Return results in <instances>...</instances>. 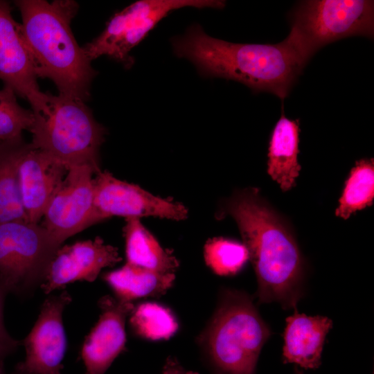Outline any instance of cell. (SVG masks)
Returning <instances> with one entry per match:
<instances>
[{"mask_svg":"<svg viewBox=\"0 0 374 374\" xmlns=\"http://www.w3.org/2000/svg\"><path fill=\"white\" fill-rule=\"evenodd\" d=\"M98 321L86 337L81 349L85 374H105L115 359L126 350L125 321L134 308L110 295L98 302Z\"/></svg>","mask_w":374,"mask_h":374,"instance_id":"cell-14","label":"cell"},{"mask_svg":"<svg viewBox=\"0 0 374 374\" xmlns=\"http://www.w3.org/2000/svg\"><path fill=\"white\" fill-rule=\"evenodd\" d=\"M221 215L236 222L258 282V302H278L296 309L303 295L305 262L296 239L283 217L256 188L233 193Z\"/></svg>","mask_w":374,"mask_h":374,"instance_id":"cell-1","label":"cell"},{"mask_svg":"<svg viewBox=\"0 0 374 374\" xmlns=\"http://www.w3.org/2000/svg\"><path fill=\"white\" fill-rule=\"evenodd\" d=\"M33 121V111L18 103L12 89L4 86L0 89V141L21 139L22 132L30 131Z\"/></svg>","mask_w":374,"mask_h":374,"instance_id":"cell-24","label":"cell"},{"mask_svg":"<svg viewBox=\"0 0 374 374\" xmlns=\"http://www.w3.org/2000/svg\"><path fill=\"white\" fill-rule=\"evenodd\" d=\"M33 57L25 43L21 24L12 17L10 3L0 0V80L26 99L33 113L43 109L46 93L37 83Z\"/></svg>","mask_w":374,"mask_h":374,"instance_id":"cell-12","label":"cell"},{"mask_svg":"<svg viewBox=\"0 0 374 374\" xmlns=\"http://www.w3.org/2000/svg\"><path fill=\"white\" fill-rule=\"evenodd\" d=\"M220 0H141L114 13L104 30L83 47L92 61L107 56L130 68L134 63L131 51L157 24L175 10L185 7L222 9Z\"/></svg>","mask_w":374,"mask_h":374,"instance_id":"cell-8","label":"cell"},{"mask_svg":"<svg viewBox=\"0 0 374 374\" xmlns=\"http://www.w3.org/2000/svg\"><path fill=\"white\" fill-rule=\"evenodd\" d=\"M15 3L38 78L51 80L58 94L86 102L98 72L71 28L78 3L72 0H17Z\"/></svg>","mask_w":374,"mask_h":374,"instance_id":"cell-3","label":"cell"},{"mask_svg":"<svg viewBox=\"0 0 374 374\" xmlns=\"http://www.w3.org/2000/svg\"><path fill=\"white\" fill-rule=\"evenodd\" d=\"M299 132V119L286 118L283 111L269 141L267 172L284 191L295 185L301 170L297 160Z\"/></svg>","mask_w":374,"mask_h":374,"instance_id":"cell-17","label":"cell"},{"mask_svg":"<svg viewBox=\"0 0 374 374\" xmlns=\"http://www.w3.org/2000/svg\"><path fill=\"white\" fill-rule=\"evenodd\" d=\"M373 198V159H363L357 161L352 168L335 214L346 220L356 211L371 205Z\"/></svg>","mask_w":374,"mask_h":374,"instance_id":"cell-22","label":"cell"},{"mask_svg":"<svg viewBox=\"0 0 374 374\" xmlns=\"http://www.w3.org/2000/svg\"><path fill=\"white\" fill-rule=\"evenodd\" d=\"M89 166L68 168L51 197L42 226L59 247L68 238L100 222L93 203V175Z\"/></svg>","mask_w":374,"mask_h":374,"instance_id":"cell-9","label":"cell"},{"mask_svg":"<svg viewBox=\"0 0 374 374\" xmlns=\"http://www.w3.org/2000/svg\"><path fill=\"white\" fill-rule=\"evenodd\" d=\"M59 247L42 226L0 223V283L7 294L22 298L33 294Z\"/></svg>","mask_w":374,"mask_h":374,"instance_id":"cell-7","label":"cell"},{"mask_svg":"<svg viewBox=\"0 0 374 374\" xmlns=\"http://www.w3.org/2000/svg\"><path fill=\"white\" fill-rule=\"evenodd\" d=\"M129 323L136 336L152 341L168 339L179 328L172 311L154 302H143L134 305L130 314Z\"/></svg>","mask_w":374,"mask_h":374,"instance_id":"cell-21","label":"cell"},{"mask_svg":"<svg viewBox=\"0 0 374 374\" xmlns=\"http://www.w3.org/2000/svg\"><path fill=\"white\" fill-rule=\"evenodd\" d=\"M172 45L175 54L190 61L202 76L237 81L281 100L306 64L287 38L274 44L233 43L207 35L199 24L175 37Z\"/></svg>","mask_w":374,"mask_h":374,"instance_id":"cell-2","label":"cell"},{"mask_svg":"<svg viewBox=\"0 0 374 374\" xmlns=\"http://www.w3.org/2000/svg\"><path fill=\"white\" fill-rule=\"evenodd\" d=\"M126 263L160 273H175L179 262L164 249L139 218H127L123 228Z\"/></svg>","mask_w":374,"mask_h":374,"instance_id":"cell-18","label":"cell"},{"mask_svg":"<svg viewBox=\"0 0 374 374\" xmlns=\"http://www.w3.org/2000/svg\"><path fill=\"white\" fill-rule=\"evenodd\" d=\"M103 279L112 290L115 298L124 302L164 295L173 285L175 273H160L125 263L107 272Z\"/></svg>","mask_w":374,"mask_h":374,"instance_id":"cell-19","label":"cell"},{"mask_svg":"<svg viewBox=\"0 0 374 374\" xmlns=\"http://www.w3.org/2000/svg\"><path fill=\"white\" fill-rule=\"evenodd\" d=\"M206 265L217 275L227 276L238 274L249 260L243 244L224 238L208 240L204 247Z\"/></svg>","mask_w":374,"mask_h":374,"instance_id":"cell-23","label":"cell"},{"mask_svg":"<svg viewBox=\"0 0 374 374\" xmlns=\"http://www.w3.org/2000/svg\"><path fill=\"white\" fill-rule=\"evenodd\" d=\"M26 143L0 141V223L28 222L19 188L18 166Z\"/></svg>","mask_w":374,"mask_h":374,"instance_id":"cell-20","label":"cell"},{"mask_svg":"<svg viewBox=\"0 0 374 374\" xmlns=\"http://www.w3.org/2000/svg\"><path fill=\"white\" fill-rule=\"evenodd\" d=\"M161 374H199L193 371L186 370L179 361L172 356L168 357L164 364Z\"/></svg>","mask_w":374,"mask_h":374,"instance_id":"cell-26","label":"cell"},{"mask_svg":"<svg viewBox=\"0 0 374 374\" xmlns=\"http://www.w3.org/2000/svg\"><path fill=\"white\" fill-rule=\"evenodd\" d=\"M93 177V203L100 222L113 216L156 217L172 220L187 218V208L172 199L155 196L140 186L101 170Z\"/></svg>","mask_w":374,"mask_h":374,"instance_id":"cell-10","label":"cell"},{"mask_svg":"<svg viewBox=\"0 0 374 374\" xmlns=\"http://www.w3.org/2000/svg\"><path fill=\"white\" fill-rule=\"evenodd\" d=\"M0 374H7L4 368V364L0 365ZM11 374H13L12 373Z\"/></svg>","mask_w":374,"mask_h":374,"instance_id":"cell-27","label":"cell"},{"mask_svg":"<svg viewBox=\"0 0 374 374\" xmlns=\"http://www.w3.org/2000/svg\"><path fill=\"white\" fill-rule=\"evenodd\" d=\"M45 93L44 108L33 113L30 145L66 168L87 165L97 173L105 128L96 121L85 102Z\"/></svg>","mask_w":374,"mask_h":374,"instance_id":"cell-5","label":"cell"},{"mask_svg":"<svg viewBox=\"0 0 374 374\" xmlns=\"http://www.w3.org/2000/svg\"><path fill=\"white\" fill-rule=\"evenodd\" d=\"M373 33V1L311 0L293 10L287 39L307 63L326 44L351 36L371 38Z\"/></svg>","mask_w":374,"mask_h":374,"instance_id":"cell-6","label":"cell"},{"mask_svg":"<svg viewBox=\"0 0 374 374\" xmlns=\"http://www.w3.org/2000/svg\"><path fill=\"white\" fill-rule=\"evenodd\" d=\"M7 292L0 283V365L4 364L5 359L22 345L21 341L12 338L6 329L3 321L4 301Z\"/></svg>","mask_w":374,"mask_h":374,"instance_id":"cell-25","label":"cell"},{"mask_svg":"<svg viewBox=\"0 0 374 374\" xmlns=\"http://www.w3.org/2000/svg\"><path fill=\"white\" fill-rule=\"evenodd\" d=\"M68 170L64 164L25 144L18 166L21 200L27 220L38 224L53 193Z\"/></svg>","mask_w":374,"mask_h":374,"instance_id":"cell-15","label":"cell"},{"mask_svg":"<svg viewBox=\"0 0 374 374\" xmlns=\"http://www.w3.org/2000/svg\"><path fill=\"white\" fill-rule=\"evenodd\" d=\"M332 327V321L328 317L308 316L296 309L286 319L283 362L294 363L305 368H318L326 335Z\"/></svg>","mask_w":374,"mask_h":374,"instance_id":"cell-16","label":"cell"},{"mask_svg":"<svg viewBox=\"0 0 374 374\" xmlns=\"http://www.w3.org/2000/svg\"><path fill=\"white\" fill-rule=\"evenodd\" d=\"M71 301L67 291L45 299L33 328L21 341L25 359L16 365L13 374H62L66 349L62 314Z\"/></svg>","mask_w":374,"mask_h":374,"instance_id":"cell-11","label":"cell"},{"mask_svg":"<svg viewBox=\"0 0 374 374\" xmlns=\"http://www.w3.org/2000/svg\"><path fill=\"white\" fill-rule=\"evenodd\" d=\"M121 260L118 249L100 237L60 247L40 285L46 294L76 281L93 282L103 269Z\"/></svg>","mask_w":374,"mask_h":374,"instance_id":"cell-13","label":"cell"},{"mask_svg":"<svg viewBox=\"0 0 374 374\" xmlns=\"http://www.w3.org/2000/svg\"><path fill=\"white\" fill-rule=\"evenodd\" d=\"M270 335L252 297L224 289L197 341L213 374H255L260 351Z\"/></svg>","mask_w":374,"mask_h":374,"instance_id":"cell-4","label":"cell"}]
</instances>
